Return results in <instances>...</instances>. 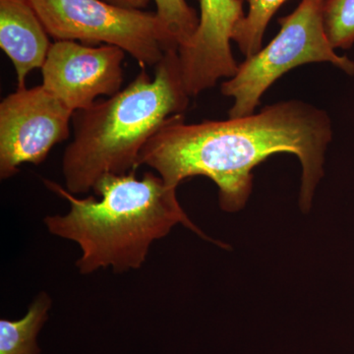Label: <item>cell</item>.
I'll use <instances>...</instances> for the list:
<instances>
[{"label": "cell", "instance_id": "3", "mask_svg": "<svg viewBox=\"0 0 354 354\" xmlns=\"http://www.w3.org/2000/svg\"><path fill=\"white\" fill-rule=\"evenodd\" d=\"M151 77L142 69L127 88L72 118L73 141L62 160L65 188L85 194L106 174L138 169L140 153L171 118L189 106L178 50L167 51Z\"/></svg>", "mask_w": 354, "mask_h": 354}, {"label": "cell", "instance_id": "1", "mask_svg": "<svg viewBox=\"0 0 354 354\" xmlns=\"http://www.w3.org/2000/svg\"><path fill=\"white\" fill-rule=\"evenodd\" d=\"M330 140L329 115L304 102H277L252 115L197 124H186L181 114L147 143L138 167H151L174 188L190 177H208L218 186L221 208L236 213L250 197L254 167L274 153H293L302 167L299 206L307 213Z\"/></svg>", "mask_w": 354, "mask_h": 354}, {"label": "cell", "instance_id": "13", "mask_svg": "<svg viewBox=\"0 0 354 354\" xmlns=\"http://www.w3.org/2000/svg\"><path fill=\"white\" fill-rule=\"evenodd\" d=\"M326 34L333 48L348 50L354 44V0H323Z\"/></svg>", "mask_w": 354, "mask_h": 354}, {"label": "cell", "instance_id": "14", "mask_svg": "<svg viewBox=\"0 0 354 354\" xmlns=\"http://www.w3.org/2000/svg\"><path fill=\"white\" fill-rule=\"evenodd\" d=\"M114 6L127 8L144 9L150 3V0H104Z\"/></svg>", "mask_w": 354, "mask_h": 354}, {"label": "cell", "instance_id": "9", "mask_svg": "<svg viewBox=\"0 0 354 354\" xmlns=\"http://www.w3.org/2000/svg\"><path fill=\"white\" fill-rule=\"evenodd\" d=\"M32 0H0V48L12 62L18 88L32 70L43 67L51 46Z\"/></svg>", "mask_w": 354, "mask_h": 354}, {"label": "cell", "instance_id": "8", "mask_svg": "<svg viewBox=\"0 0 354 354\" xmlns=\"http://www.w3.org/2000/svg\"><path fill=\"white\" fill-rule=\"evenodd\" d=\"M244 0H200L199 27L190 43L179 48L181 73L190 97L213 88L221 78H232L239 69L230 41L243 19Z\"/></svg>", "mask_w": 354, "mask_h": 354}, {"label": "cell", "instance_id": "11", "mask_svg": "<svg viewBox=\"0 0 354 354\" xmlns=\"http://www.w3.org/2000/svg\"><path fill=\"white\" fill-rule=\"evenodd\" d=\"M286 0H248L249 11L235 26L232 41L246 57H252L262 48L263 37L268 24Z\"/></svg>", "mask_w": 354, "mask_h": 354}, {"label": "cell", "instance_id": "5", "mask_svg": "<svg viewBox=\"0 0 354 354\" xmlns=\"http://www.w3.org/2000/svg\"><path fill=\"white\" fill-rule=\"evenodd\" d=\"M32 3L55 41L118 46L142 66H156L167 51L178 50L157 12L104 0H32Z\"/></svg>", "mask_w": 354, "mask_h": 354}, {"label": "cell", "instance_id": "2", "mask_svg": "<svg viewBox=\"0 0 354 354\" xmlns=\"http://www.w3.org/2000/svg\"><path fill=\"white\" fill-rule=\"evenodd\" d=\"M135 171L100 178L93 190L99 200L76 197L59 184L44 180L70 204L68 213L48 216L44 225L50 234L78 244L81 257L76 267L83 276L109 268L116 274L139 270L153 242L179 223L209 239L186 215L177 188L153 172L137 178Z\"/></svg>", "mask_w": 354, "mask_h": 354}, {"label": "cell", "instance_id": "6", "mask_svg": "<svg viewBox=\"0 0 354 354\" xmlns=\"http://www.w3.org/2000/svg\"><path fill=\"white\" fill-rule=\"evenodd\" d=\"M70 111L43 85L18 88L0 104V178L19 172L23 164L39 165L51 149L68 139Z\"/></svg>", "mask_w": 354, "mask_h": 354}, {"label": "cell", "instance_id": "4", "mask_svg": "<svg viewBox=\"0 0 354 354\" xmlns=\"http://www.w3.org/2000/svg\"><path fill=\"white\" fill-rule=\"evenodd\" d=\"M323 0H302L290 15L279 19L281 31L271 43L239 64L221 84V94L234 97L230 118L252 115L261 97L283 74L300 65L330 62L354 75V62L339 57L330 44L323 19Z\"/></svg>", "mask_w": 354, "mask_h": 354}, {"label": "cell", "instance_id": "10", "mask_svg": "<svg viewBox=\"0 0 354 354\" xmlns=\"http://www.w3.org/2000/svg\"><path fill=\"white\" fill-rule=\"evenodd\" d=\"M53 299L41 291L19 320H0V354H41L37 342L39 330L48 319Z\"/></svg>", "mask_w": 354, "mask_h": 354}, {"label": "cell", "instance_id": "7", "mask_svg": "<svg viewBox=\"0 0 354 354\" xmlns=\"http://www.w3.org/2000/svg\"><path fill=\"white\" fill-rule=\"evenodd\" d=\"M124 57V50L109 44L55 41L41 67L44 88L73 113L88 109L122 90Z\"/></svg>", "mask_w": 354, "mask_h": 354}, {"label": "cell", "instance_id": "12", "mask_svg": "<svg viewBox=\"0 0 354 354\" xmlns=\"http://www.w3.org/2000/svg\"><path fill=\"white\" fill-rule=\"evenodd\" d=\"M158 17L171 32L179 48L190 43L199 27L196 10L186 0H153Z\"/></svg>", "mask_w": 354, "mask_h": 354}]
</instances>
